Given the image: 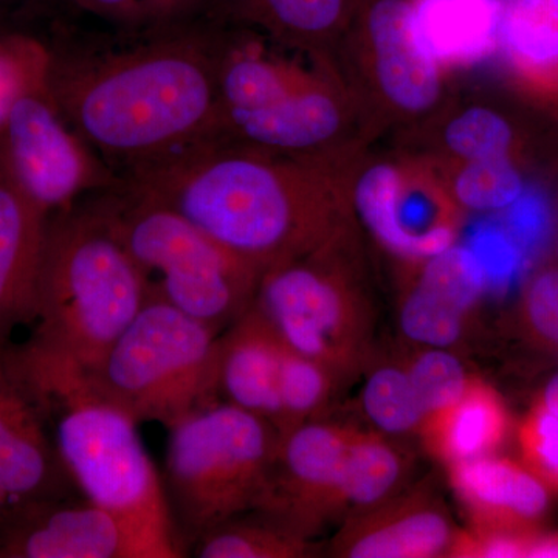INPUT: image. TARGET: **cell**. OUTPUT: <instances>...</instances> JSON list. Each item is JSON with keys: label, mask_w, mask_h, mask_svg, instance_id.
Listing matches in <instances>:
<instances>
[{"label": "cell", "mask_w": 558, "mask_h": 558, "mask_svg": "<svg viewBox=\"0 0 558 558\" xmlns=\"http://www.w3.org/2000/svg\"><path fill=\"white\" fill-rule=\"evenodd\" d=\"M53 64V51L35 36L0 35V132L22 98L50 89Z\"/></svg>", "instance_id": "cell-27"}, {"label": "cell", "mask_w": 558, "mask_h": 558, "mask_svg": "<svg viewBox=\"0 0 558 558\" xmlns=\"http://www.w3.org/2000/svg\"><path fill=\"white\" fill-rule=\"evenodd\" d=\"M520 444L532 473L558 490V416L545 403L524 421Z\"/></svg>", "instance_id": "cell-31"}, {"label": "cell", "mask_w": 558, "mask_h": 558, "mask_svg": "<svg viewBox=\"0 0 558 558\" xmlns=\"http://www.w3.org/2000/svg\"><path fill=\"white\" fill-rule=\"evenodd\" d=\"M526 314L543 339L558 343V269L539 271L526 292Z\"/></svg>", "instance_id": "cell-34"}, {"label": "cell", "mask_w": 558, "mask_h": 558, "mask_svg": "<svg viewBox=\"0 0 558 558\" xmlns=\"http://www.w3.org/2000/svg\"><path fill=\"white\" fill-rule=\"evenodd\" d=\"M468 247L475 253L486 274L487 286H506L515 277L524 259V250L508 229L483 226L470 238Z\"/></svg>", "instance_id": "cell-32"}, {"label": "cell", "mask_w": 558, "mask_h": 558, "mask_svg": "<svg viewBox=\"0 0 558 558\" xmlns=\"http://www.w3.org/2000/svg\"><path fill=\"white\" fill-rule=\"evenodd\" d=\"M219 40L159 32L90 60L54 54L50 92L80 137L119 179L218 134Z\"/></svg>", "instance_id": "cell-2"}, {"label": "cell", "mask_w": 558, "mask_h": 558, "mask_svg": "<svg viewBox=\"0 0 558 558\" xmlns=\"http://www.w3.org/2000/svg\"><path fill=\"white\" fill-rule=\"evenodd\" d=\"M252 307L293 351L339 379L347 376L365 355L371 336L359 223L264 271Z\"/></svg>", "instance_id": "cell-7"}, {"label": "cell", "mask_w": 558, "mask_h": 558, "mask_svg": "<svg viewBox=\"0 0 558 558\" xmlns=\"http://www.w3.org/2000/svg\"><path fill=\"white\" fill-rule=\"evenodd\" d=\"M344 165L293 159L234 143H202L120 179L167 205L264 271L357 226Z\"/></svg>", "instance_id": "cell-1"}, {"label": "cell", "mask_w": 558, "mask_h": 558, "mask_svg": "<svg viewBox=\"0 0 558 558\" xmlns=\"http://www.w3.org/2000/svg\"><path fill=\"white\" fill-rule=\"evenodd\" d=\"M75 484L27 381L0 349V524L43 502L70 499Z\"/></svg>", "instance_id": "cell-13"}, {"label": "cell", "mask_w": 558, "mask_h": 558, "mask_svg": "<svg viewBox=\"0 0 558 558\" xmlns=\"http://www.w3.org/2000/svg\"><path fill=\"white\" fill-rule=\"evenodd\" d=\"M310 539L253 509L209 531L193 553L199 558H300L311 556Z\"/></svg>", "instance_id": "cell-26"}, {"label": "cell", "mask_w": 558, "mask_h": 558, "mask_svg": "<svg viewBox=\"0 0 558 558\" xmlns=\"http://www.w3.org/2000/svg\"><path fill=\"white\" fill-rule=\"evenodd\" d=\"M219 336L171 304L148 300L100 363L86 371L138 424L171 428L219 402Z\"/></svg>", "instance_id": "cell-8"}, {"label": "cell", "mask_w": 558, "mask_h": 558, "mask_svg": "<svg viewBox=\"0 0 558 558\" xmlns=\"http://www.w3.org/2000/svg\"><path fill=\"white\" fill-rule=\"evenodd\" d=\"M47 222L49 215L0 167V349L35 323Z\"/></svg>", "instance_id": "cell-18"}, {"label": "cell", "mask_w": 558, "mask_h": 558, "mask_svg": "<svg viewBox=\"0 0 558 558\" xmlns=\"http://www.w3.org/2000/svg\"><path fill=\"white\" fill-rule=\"evenodd\" d=\"M407 371L425 417L457 402L472 380L462 363L442 348L418 355Z\"/></svg>", "instance_id": "cell-30"}, {"label": "cell", "mask_w": 558, "mask_h": 558, "mask_svg": "<svg viewBox=\"0 0 558 558\" xmlns=\"http://www.w3.org/2000/svg\"><path fill=\"white\" fill-rule=\"evenodd\" d=\"M450 481L472 531L484 534H521L519 529L539 519L548 506L542 481L501 459L458 462L450 465Z\"/></svg>", "instance_id": "cell-19"}, {"label": "cell", "mask_w": 558, "mask_h": 558, "mask_svg": "<svg viewBox=\"0 0 558 558\" xmlns=\"http://www.w3.org/2000/svg\"><path fill=\"white\" fill-rule=\"evenodd\" d=\"M84 11L132 32L171 31L204 0H73Z\"/></svg>", "instance_id": "cell-29"}, {"label": "cell", "mask_w": 558, "mask_h": 558, "mask_svg": "<svg viewBox=\"0 0 558 558\" xmlns=\"http://www.w3.org/2000/svg\"><path fill=\"white\" fill-rule=\"evenodd\" d=\"M556 253H557V258H558V241H557V245H556Z\"/></svg>", "instance_id": "cell-37"}, {"label": "cell", "mask_w": 558, "mask_h": 558, "mask_svg": "<svg viewBox=\"0 0 558 558\" xmlns=\"http://www.w3.org/2000/svg\"><path fill=\"white\" fill-rule=\"evenodd\" d=\"M428 161V160H427ZM451 201L468 213H505L527 190L529 168L509 159L433 163Z\"/></svg>", "instance_id": "cell-25"}, {"label": "cell", "mask_w": 558, "mask_h": 558, "mask_svg": "<svg viewBox=\"0 0 558 558\" xmlns=\"http://www.w3.org/2000/svg\"><path fill=\"white\" fill-rule=\"evenodd\" d=\"M0 167L49 216L120 183L62 117L50 89L14 106L0 132Z\"/></svg>", "instance_id": "cell-11"}, {"label": "cell", "mask_w": 558, "mask_h": 558, "mask_svg": "<svg viewBox=\"0 0 558 558\" xmlns=\"http://www.w3.org/2000/svg\"><path fill=\"white\" fill-rule=\"evenodd\" d=\"M506 229L526 252L537 247L546 236L550 222V209L545 194L537 189L524 191L515 204L506 209Z\"/></svg>", "instance_id": "cell-33"}, {"label": "cell", "mask_w": 558, "mask_h": 558, "mask_svg": "<svg viewBox=\"0 0 558 558\" xmlns=\"http://www.w3.org/2000/svg\"><path fill=\"white\" fill-rule=\"evenodd\" d=\"M7 351L38 400L83 498L180 543L163 480L143 447L138 422L106 398L73 360L31 340L13 341Z\"/></svg>", "instance_id": "cell-3"}, {"label": "cell", "mask_w": 558, "mask_h": 558, "mask_svg": "<svg viewBox=\"0 0 558 558\" xmlns=\"http://www.w3.org/2000/svg\"><path fill=\"white\" fill-rule=\"evenodd\" d=\"M543 403H545V405L548 407L556 416H558V374L549 381L548 387H546Z\"/></svg>", "instance_id": "cell-36"}, {"label": "cell", "mask_w": 558, "mask_h": 558, "mask_svg": "<svg viewBox=\"0 0 558 558\" xmlns=\"http://www.w3.org/2000/svg\"><path fill=\"white\" fill-rule=\"evenodd\" d=\"M163 487L183 549L259 505L279 446L266 418L216 402L168 428Z\"/></svg>", "instance_id": "cell-6"}, {"label": "cell", "mask_w": 558, "mask_h": 558, "mask_svg": "<svg viewBox=\"0 0 558 558\" xmlns=\"http://www.w3.org/2000/svg\"><path fill=\"white\" fill-rule=\"evenodd\" d=\"M558 168V167H557Z\"/></svg>", "instance_id": "cell-38"}, {"label": "cell", "mask_w": 558, "mask_h": 558, "mask_svg": "<svg viewBox=\"0 0 558 558\" xmlns=\"http://www.w3.org/2000/svg\"><path fill=\"white\" fill-rule=\"evenodd\" d=\"M529 97L532 101L537 102L539 109L545 110L558 121V78L545 89L529 94Z\"/></svg>", "instance_id": "cell-35"}, {"label": "cell", "mask_w": 558, "mask_h": 558, "mask_svg": "<svg viewBox=\"0 0 558 558\" xmlns=\"http://www.w3.org/2000/svg\"><path fill=\"white\" fill-rule=\"evenodd\" d=\"M457 534L444 506L416 492L355 515L341 529L333 553L349 558L449 556Z\"/></svg>", "instance_id": "cell-17"}, {"label": "cell", "mask_w": 558, "mask_h": 558, "mask_svg": "<svg viewBox=\"0 0 558 558\" xmlns=\"http://www.w3.org/2000/svg\"><path fill=\"white\" fill-rule=\"evenodd\" d=\"M363 407L373 424L388 435L421 429L425 418L409 371L399 366H384L371 374L363 391Z\"/></svg>", "instance_id": "cell-28"}, {"label": "cell", "mask_w": 558, "mask_h": 558, "mask_svg": "<svg viewBox=\"0 0 558 558\" xmlns=\"http://www.w3.org/2000/svg\"><path fill=\"white\" fill-rule=\"evenodd\" d=\"M146 301L137 267L92 204L49 216L27 340L90 369Z\"/></svg>", "instance_id": "cell-4"}, {"label": "cell", "mask_w": 558, "mask_h": 558, "mask_svg": "<svg viewBox=\"0 0 558 558\" xmlns=\"http://www.w3.org/2000/svg\"><path fill=\"white\" fill-rule=\"evenodd\" d=\"M405 475V464L395 447L380 436L355 432L337 492V517L363 513L388 501Z\"/></svg>", "instance_id": "cell-24"}, {"label": "cell", "mask_w": 558, "mask_h": 558, "mask_svg": "<svg viewBox=\"0 0 558 558\" xmlns=\"http://www.w3.org/2000/svg\"><path fill=\"white\" fill-rule=\"evenodd\" d=\"M523 110L492 95L473 92L465 97L451 94L444 108L424 126L396 137V148L433 163L509 159L531 170L539 157L556 159L542 149L538 123Z\"/></svg>", "instance_id": "cell-14"}, {"label": "cell", "mask_w": 558, "mask_h": 558, "mask_svg": "<svg viewBox=\"0 0 558 558\" xmlns=\"http://www.w3.org/2000/svg\"><path fill=\"white\" fill-rule=\"evenodd\" d=\"M501 5L499 0H414L422 38L447 72L498 50Z\"/></svg>", "instance_id": "cell-21"}, {"label": "cell", "mask_w": 558, "mask_h": 558, "mask_svg": "<svg viewBox=\"0 0 558 558\" xmlns=\"http://www.w3.org/2000/svg\"><path fill=\"white\" fill-rule=\"evenodd\" d=\"M336 65L379 138L424 126L451 97L414 0H357Z\"/></svg>", "instance_id": "cell-9"}, {"label": "cell", "mask_w": 558, "mask_h": 558, "mask_svg": "<svg viewBox=\"0 0 558 558\" xmlns=\"http://www.w3.org/2000/svg\"><path fill=\"white\" fill-rule=\"evenodd\" d=\"M357 0H226L245 27L289 49L336 62Z\"/></svg>", "instance_id": "cell-20"}, {"label": "cell", "mask_w": 558, "mask_h": 558, "mask_svg": "<svg viewBox=\"0 0 558 558\" xmlns=\"http://www.w3.org/2000/svg\"><path fill=\"white\" fill-rule=\"evenodd\" d=\"M289 347L250 306L219 336L218 399L270 422L284 432L282 387Z\"/></svg>", "instance_id": "cell-16"}, {"label": "cell", "mask_w": 558, "mask_h": 558, "mask_svg": "<svg viewBox=\"0 0 558 558\" xmlns=\"http://www.w3.org/2000/svg\"><path fill=\"white\" fill-rule=\"evenodd\" d=\"M498 50L527 94L558 78V0H506Z\"/></svg>", "instance_id": "cell-23"}, {"label": "cell", "mask_w": 558, "mask_h": 558, "mask_svg": "<svg viewBox=\"0 0 558 558\" xmlns=\"http://www.w3.org/2000/svg\"><path fill=\"white\" fill-rule=\"evenodd\" d=\"M159 300L222 333L252 306L263 275L175 209L119 183L90 202Z\"/></svg>", "instance_id": "cell-5"}, {"label": "cell", "mask_w": 558, "mask_h": 558, "mask_svg": "<svg viewBox=\"0 0 558 558\" xmlns=\"http://www.w3.org/2000/svg\"><path fill=\"white\" fill-rule=\"evenodd\" d=\"M508 429V414L497 392L470 380L464 395L447 409L424 418L421 435L427 449L447 465L488 457Z\"/></svg>", "instance_id": "cell-22"}, {"label": "cell", "mask_w": 558, "mask_h": 558, "mask_svg": "<svg viewBox=\"0 0 558 558\" xmlns=\"http://www.w3.org/2000/svg\"><path fill=\"white\" fill-rule=\"evenodd\" d=\"M421 264L402 301L400 328L417 343L451 347L461 339L465 317L487 288L486 274L468 245H451Z\"/></svg>", "instance_id": "cell-15"}, {"label": "cell", "mask_w": 558, "mask_h": 558, "mask_svg": "<svg viewBox=\"0 0 558 558\" xmlns=\"http://www.w3.org/2000/svg\"><path fill=\"white\" fill-rule=\"evenodd\" d=\"M347 183L359 226L398 258L422 263L457 244L465 215L422 157L371 146L348 165Z\"/></svg>", "instance_id": "cell-10"}, {"label": "cell", "mask_w": 558, "mask_h": 558, "mask_svg": "<svg viewBox=\"0 0 558 558\" xmlns=\"http://www.w3.org/2000/svg\"><path fill=\"white\" fill-rule=\"evenodd\" d=\"M182 545L83 499L43 502L0 524V558H178Z\"/></svg>", "instance_id": "cell-12"}]
</instances>
